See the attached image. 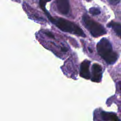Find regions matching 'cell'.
Segmentation results:
<instances>
[{
    "mask_svg": "<svg viewBox=\"0 0 121 121\" xmlns=\"http://www.w3.org/2000/svg\"><path fill=\"white\" fill-rule=\"evenodd\" d=\"M96 49L98 54L108 64H113L117 60L118 55L113 51L110 42L106 38H104L99 41L96 45Z\"/></svg>",
    "mask_w": 121,
    "mask_h": 121,
    "instance_id": "6da1fadb",
    "label": "cell"
},
{
    "mask_svg": "<svg viewBox=\"0 0 121 121\" xmlns=\"http://www.w3.org/2000/svg\"><path fill=\"white\" fill-rule=\"evenodd\" d=\"M56 26L62 31L68 32L82 37H86V35L78 25L74 23L63 18L54 19L53 23Z\"/></svg>",
    "mask_w": 121,
    "mask_h": 121,
    "instance_id": "7a4b0ae2",
    "label": "cell"
},
{
    "mask_svg": "<svg viewBox=\"0 0 121 121\" xmlns=\"http://www.w3.org/2000/svg\"><path fill=\"white\" fill-rule=\"evenodd\" d=\"M82 21L85 27L93 36L97 37L106 34V31L104 26L94 21L87 15L84 14L83 16Z\"/></svg>",
    "mask_w": 121,
    "mask_h": 121,
    "instance_id": "3957f363",
    "label": "cell"
},
{
    "mask_svg": "<svg viewBox=\"0 0 121 121\" xmlns=\"http://www.w3.org/2000/svg\"><path fill=\"white\" fill-rule=\"evenodd\" d=\"M102 76V68L101 66L97 63L94 64L92 67V81L95 82H99L101 80Z\"/></svg>",
    "mask_w": 121,
    "mask_h": 121,
    "instance_id": "277c9868",
    "label": "cell"
},
{
    "mask_svg": "<svg viewBox=\"0 0 121 121\" xmlns=\"http://www.w3.org/2000/svg\"><path fill=\"white\" fill-rule=\"evenodd\" d=\"M90 61L88 60H84L80 65V75L81 77L86 78L89 79L90 74L89 72V65Z\"/></svg>",
    "mask_w": 121,
    "mask_h": 121,
    "instance_id": "5b68a950",
    "label": "cell"
},
{
    "mask_svg": "<svg viewBox=\"0 0 121 121\" xmlns=\"http://www.w3.org/2000/svg\"><path fill=\"white\" fill-rule=\"evenodd\" d=\"M56 5L59 12L64 15L67 14L69 11V0H56Z\"/></svg>",
    "mask_w": 121,
    "mask_h": 121,
    "instance_id": "8992f818",
    "label": "cell"
},
{
    "mask_svg": "<svg viewBox=\"0 0 121 121\" xmlns=\"http://www.w3.org/2000/svg\"><path fill=\"white\" fill-rule=\"evenodd\" d=\"M101 116L103 120L108 121H120L117 115L113 113L106 112H102Z\"/></svg>",
    "mask_w": 121,
    "mask_h": 121,
    "instance_id": "52a82bcc",
    "label": "cell"
},
{
    "mask_svg": "<svg viewBox=\"0 0 121 121\" xmlns=\"http://www.w3.org/2000/svg\"><path fill=\"white\" fill-rule=\"evenodd\" d=\"M108 27L112 28L116 35L121 39V25L114 21H111L107 25Z\"/></svg>",
    "mask_w": 121,
    "mask_h": 121,
    "instance_id": "ba28073f",
    "label": "cell"
},
{
    "mask_svg": "<svg viewBox=\"0 0 121 121\" xmlns=\"http://www.w3.org/2000/svg\"><path fill=\"white\" fill-rule=\"evenodd\" d=\"M89 13L93 15H98L101 13V11L99 8L96 7H92L89 9Z\"/></svg>",
    "mask_w": 121,
    "mask_h": 121,
    "instance_id": "9c48e42d",
    "label": "cell"
},
{
    "mask_svg": "<svg viewBox=\"0 0 121 121\" xmlns=\"http://www.w3.org/2000/svg\"><path fill=\"white\" fill-rule=\"evenodd\" d=\"M121 0H108V2L112 5H115L118 4Z\"/></svg>",
    "mask_w": 121,
    "mask_h": 121,
    "instance_id": "30bf717a",
    "label": "cell"
},
{
    "mask_svg": "<svg viewBox=\"0 0 121 121\" xmlns=\"http://www.w3.org/2000/svg\"><path fill=\"white\" fill-rule=\"evenodd\" d=\"M44 33L45 34V35H46L48 37H50V38H52V39H54L55 38V36L54 35L50 32L49 31H45L44 32Z\"/></svg>",
    "mask_w": 121,
    "mask_h": 121,
    "instance_id": "8fae6325",
    "label": "cell"
},
{
    "mask_svg": "<svg viewBox=\"0 0 121 121\" xmlns=\"http://www.w3.org/2000/svg\"><path fill=\"white\" fill-rule=\"evenodd\" d=\"M119 86H120L121 90V81H120V82H119Z\"/></svg>",
    "mask_w": 121,
    "mask_h": 121,
    "instance_id": "7c38bea8",
    "label": "cell"
},
{
    "mask_svg": "<svg viewBox=\"0 0 121 121\" xmlns=\"http://www.w3.org/2000/svg\"><path fill=\"white\" fill-rule=\"evenodd\" d=\"M88 50H89V52H92V51L90 48H88Z\"/></svg>",
    "mask_w": 121,
    "mask_h": 121,
    "instance_id": "4fadbf2b",
    "label": "cell"
},
{
    "mask_svg": "<svg viewBox=\"0 0 121 121\" xmlns=\"http://www.w3.org/2000/svg\"><path fill=\"white\" fill-rule=\"evenodd\" d=\"M51 0H45V1H46V2H48V1H51Z\"/></svg>",
    "mask_w": 121,
    "mask_h": 121,
    "instance_id": "5bb4252c",
    "label": "cell"
},
{
    "mask_svg": "<svg viewBox=\"0 0 121 121\" xmlns=\"http://www.w3.org/2000/svg\"></svg>",
    "mask_w": 121,
    "mask_h": 121,
    "instance_id": "9a60e30c",
    "label": "cell"
}]
</instances>
